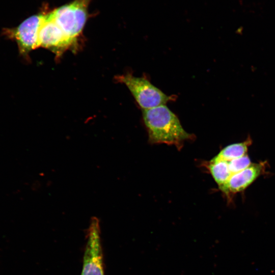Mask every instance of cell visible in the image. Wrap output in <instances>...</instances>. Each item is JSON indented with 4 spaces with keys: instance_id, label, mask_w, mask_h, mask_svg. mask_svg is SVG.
<instances>
[{
    "instance_id": "1",
    "label": "cell",
    "mask_w": 275,
    "mask_h": 275,
    "mask_svg": "<svg viewBox=\"0 0 275 275\" xmlns=\"http://www.w3.org/2000/svg\"><path fill=\"white\" fill-rule=\"evenodd\" d=\"M149 141L152 144H166L181 148L193 135L184 130L177 117L166 105L142 109Z\"/></svg>"
},
{
    "instance_id": "2",
    "label": "cell",
    "mask_w": 275,
    "mask_h": 275,
    "mask_svg": "<svg viewBox=\"0 0 275 275\" xmlns=\"http://www.w3.org/2000/svg\"><path fill=\"white\" fill-rule=\"evenodd\" d=\"M89 0H75L50 12L57 25L74 44L87 18Z\"/></svg>"
},
{
    "instance_id": "3",
    "label": "cell",
    "mask_w": 275,
    "mask_h": 275,
    "mask_svg": "<svg viewBox=\"0 0 275 275\" xmlns=\"http://www.w3.org/2000/svg\"><path fill=\"white\" fill-rule=\"evenodd\" d=\"M116 79L125 85L142 109L165 105L173 99V97L166 95L145 78L128 73L116 76Z\"/></svg>"
},
{
    "instance_id": "4",
    "label": "cell",
    "mask_w": 275,
    "mask_h": 275,
    "mask_svg": "<svg viewBox=\"0 0 275 275\" xmlns=\"http://www.w3.org/2000/svg\"><path fill=\"white\" fill-rule=\"evenodd\" d=\"M80 275H105L99 219L91 218Z\"/></svg>"
},
{
    "instance_id": "5",
    "label": "cell",
    "mask_w": 275,
    "mask_h": 275,
    "mask_svg": "<svg viewBox=\"0 0 275 275\" xmlns=\"http://www.w3.org/2000/svg\"><path fill=\"white\" fill-rule=\"evenodd\" d=\"M43 14L32 16L16 28L6 29L4 34L17 44L20 54L26 58L33 50L39 47L38 39Z\"/></svg>"
},
{
    "instance_id": "6",
    "label": "cell",
    "mask_w": 275,
    "mask_h": 275,
    "mask_svg": "<svg viewBox=\"0 0 275 275\" xmlns=\"http://www.w3.org/2000/svg\"><path fill=\"white\" fill-rule=\"evenodd\" d=\"M38 44L39 47L48 49L58 56L75 44L54 22L50 13L43 15Z\"/></svg>"
},
{
    "instance_id": "7",
    "label": "cell",
    "mask_w": 275,
    "mask_h": 275,
    "mask_svg": "<svg viewBox=\"0 0 275 275\" xmlns=\"http://www.w3.org/2000/svg\"><path fill=\"white\" fill-rule=\"evenodd\" d=\"M264 165L252 163L243 170L233 174L219 189L226 194H235L244 190L263 172Z\"/></svg>"
},
{
    "instance_id": "8",
    "label": "cell",
    "mask_w": 275,
    "mask_h": 275,
    "mask_svg": "<svg viewBox=\"0 0 275 275\" xmlns=\"http://www.w3.org/2000/svg\"><path fill=\"white\" fill-rule=\"evenodd\" d=\"M210 172L219 187L225 184L232 175L228 161L213 158L208 166Z\"/></svg>"
},
{
    "instance_id": "9",
    "label": "cell",
    "mask_w": 275,
    "mask_h": 275,
    "mask_svg": "<svg viewBox=\"0 0 275 275\" xmlns=\"http://www.w3.org/2000/svg\"><path fill=\"white\" fill-rule=\"evenodd\" d=\"M251 144V140L248 138L244 142L229 145L223 148L213 158L229 161L240 157L246 154L248 147Z\"/></svg>"
},
{
    "instance_id": "10",
    "label": "cell",
    "mask_w": 275,
    "mask_h": 275,
    "mask_svg": "<svg viewBox=\"0 0 275 275\" xmlns=\"http://www.w3.org/2000/svg\"><path fill=\"white\" fill-rule=\"evenodd\" d=\"M228 163L229 168L232 174L243 170L252 164L246 154L240 157L229 161Z\"/></svg>"
}]
</instances>
